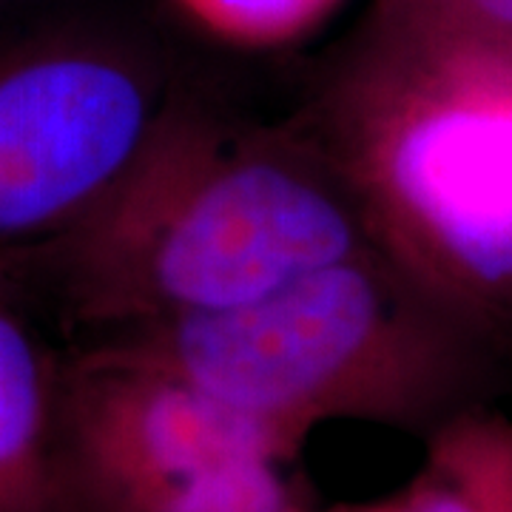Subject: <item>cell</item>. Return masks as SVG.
<instances>
[{"label":"cell","mask_w":512,"mask_h":512,"mask_svg":"<svg viewBox=\"0 0 512 512\" xmlns=\"http://www.w3.org/2000/svg\"><path fill=\"white\" fill-rule=\"evenodd\" d=\"M299 126L376 248L512 362V35L379 0Z\"/></svg>","instance_id":"obj_1"},{"label":"cell","mask_w":512,"mask_h":512,"mask_svg":"<svg viewBox=\"0 0 512 512\" xmlns=\"http://www.w3.org/2000/svg\"><path fill=\"white\" fill-rule=\"evenodd\" d=\"M370 248L359 202L299 123L245 126L177 94L40 285L106 336L231 311Z\"/></svg>","instance_id":"obj_2"},{"label":"cell","mask_w":512,"mask_h":512,"mask_svg":"<svg viewBox=\"0 0 512 512\" xmlns=\"http://www.w3.org/2000/svg\"><path fill=\"white\" fill-rule=\"evenodd\" d=\"M183 376L299 453L313 427L370 421L427 439L493 402L510 362L370 248L231 311L97 336Z\"/></svg>","instance_id":"obj_3"},{"label":"cell","mask_w":512,"mask_h":512,"mask_svg":"<svg viewBox=\"0 0 512 512\" xmlns=\"http://www.w3.org/2000/svg\"><path fill=\"white\" fill-rule=\"evenodd\" d=\"M177 94L106 37L0 55V282L29 299L140 160Z\"/></svg>","instance_id":"obj_4"},{"label":"cell","mask_w":512,"mask_h":512,"mask_svg":"<svg viewBox=\"0 0 512 512\" xmlns=\"http://www.w3.org/2000/svg\"><path fill=\"white\" fill-rule=\"evenodd\" d=\"M248 456L288 461L296 453L265 424L117 345L94 342L63 356L60 512H151L191 476Z\"/></svg>","instance_id":"obj_5"},{"label":"cell","mask_w":512,"mask_h":512,"mask_svg":"<svg viewBox=\"0 0 512 512\" xmlns=\"http://www.w3.org/2000/svg\"><path fill=\"white\" fill-rule=\"evenodd\" d=\"M26 302L0 282V512H60L55 419L63 356L43 342Z\"/></svg>","instance_id":"obj_6"},{"label":"cell","mask_w":512,"mask_h":512,"mask_svg":"<svg viewBox=\"0 0 512 512\" xmlns=\"http://www.w3.org/2000/svg\"><path fill=\"white\" fill-rule=\"evenodd\" d=\"M390 512H512V416L476 404L424 439L416 476L387 498Z\"/></svg>","instance_id":"obj_7"},{"label":"cell","mask_w":512,"mask_h":512,"mask_svg":"<svg viewBox=\"0 0 512 512\" xmlns=\"http://www.w3.org/2000/svg\"><path fill=\"white\" fill-rule=\"evenodd\" d=\"M279 464L271 456L222 461L174 487L151 512H305L302 493Z\"/></svg>","instance_id":"obj_8"},{"label":"cell","mask_w":512,"mask_h":512,"mask_svg":"<svg viewBox=\"0 0 512 512\" xmlns=\"http://www.w3.org/2000/svg\"><path fill=\"white\" fill-rule=\"evenodd\" d=\"M208 35L239 49H279L322 29L348 0H174Z\"/></svg>","instance_id":"obj_9"},{"label":"cell","mask_w":512,"mask_h":512,"mask_svg":"<svg viewBox=\"0 0 512 512\" xmlns=\"http://www.w3.org/2000/svg\"><path fill=\"white\" fill-rule=\"evenodd\" d=\"M436 9L470 26L512 35V0H430Z\"/></svg>","instance_id":"obj_10"},{"label":"cell","mask_w":512,"mask_h":512,"mask_svg":"<svg viewBox=\"0 0 512 512\" xmlns=\"http://www.w3.org/2000/svg\"><path fill=\"white\" fill-rule=\"evenodd\" d=\"M311 512V510H305ZM330 512H390L387 507V498L384 501H376V504H362V507H342V510H330Z\"/></svg>","instance_id":"obj_11"}]
</instances>
